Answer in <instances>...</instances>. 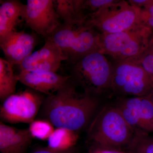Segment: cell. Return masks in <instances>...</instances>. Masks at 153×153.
<instances>
[{
	"mask_svg": "<svg viewBox=\"0 0 153 153\" xmlns=\"http://www.w3.org/2000/svg\"><path fill=\"white\" fill-rule=\"evenodd\" d=\"M83 1L57 0L55 1V8L60 19L63 23H71L86 19L82 9Z\"/></svg>",
	"mask_w": 153,
	"mask_h": 153,
	"instance_id": "17",
	"label": "cell"
},
{
	"mask_svg": "<svg viewBox=\"0 0 153 153\" xmlns=\"http://www.w3.org/2000/svg\"><path fill=\"white\" fill-rule=\"evenodd\" d=\"M71 78L93 96L110 90L113 64L100 50L85 55L71 64Z\"/></svg>",
	"mask_w": 153,
	"mask_h": 153,
	"instance_id": "5",
	"label": "cell"
},
{
	"mask_svg": "<svg viewBox=\"0 0 153 153\" xmlns=\"http://www.w3.org/2000/svg\"><path fill=\"white\" fill-rule=\"evenodd\" d=\"M31 153H76L74 148L66 151H58L47 146L37 149Z\"/></svg>",
	"mask_w": 153,
	"mask_h": 153,
	"instance_id": "24",
	"label": "cell"
},
{
	"mask_svg": "<svg viewBox=\"0 0 153 153\" xmlns=\"http://www.w3.org/2000/svg\"><path fill=\"white\" fill-rule=\"evenodd\" d=\"M116 105L134 132H153V102L149 95L123 99Z\"/></svg>",
	"mask_w": 153,
	"mask_h": 153,
	"instance_id": "10",
	"label": "cell"
},
{
	"mask_svg": "<svg viewBox=\"0 0 153 153\" xmlns=\"http://www.w3.org/2000/svg\"><path fill=\"white\" fill-rule=\"evenodd\" d=\"M153 43V32L141 24L121 33L100 34V51L115 62L133 59L143 54Z\"/></svg>",
	"mask_w": 153,
	"mask_h": 153,
	"instance_id": "4",
	"label": "cell"
},
{
	"mask_svg": "<svg viewBox=\"0 0 153 153\" xmlns=\"http://www.w3.org/2000/svg\"><path fill=\"white\" fill-rule=\"evenodd\" d=\"M55 8V1L28 0L25 22L28 27L45 39L62 23Z\"/></svg>",
	"mask_w": 153,
	"mask_h": 153,
	"instance_id": "9",
	"label": "cell"
},
{
	"mask_svg": "<svg viewBox=\"0 0 153 153\" xmlns=\"http://www.w3.org/2000/svg\"><path fill=\"white\" fill-rule=\"evenodd\" d=\"M87 20L102 35L121 33L142 24L140 8L129 1H115L88 16Z\"/></svg>",
	"mask_w": 153,
	"mask_h": 153,
	"instance_id": "6",
	"label": "cell"
},
{
	"mask_svg": "<svg viewBox=\"0 0 153 153\" xmlns=\"http://www.w3.org/2000/svg\"><path fill=\"white\" fill-rule=\"evenodd\" d=\"M114 0H86L83 1L82 9L86 17L95 13L105 6L114 1Z\"/></svg>",
	"mask_w": 153,
	"mask_h": 153,
	"instance_id": "21",
	"label": "cell"
},
{
	"mask_svg": "<svg viewBox=\"0 0 153 153\" xmlns=\"http://www.w3.org/2000/svg\"><path fill=\"white\" fill-rule=\"evenodd\" d=\"M0 39L16 30L20 23L25 22L26 4L17 0L1 1Z\"/></svg>",
	"mask_w": 153,
	"mask_h": 153,
	"instance_id": "15",
	"label": "cell"
},
{
	"mask_svg": "<svg viewBox=\"0 0 153 153\" xmlns=\"http://www.w3.org/2000/svg\"><path fill=\"white\" fill-rule=\"evenodd\" d=\"M87 153H131L128 151L122 150L121 149H113L92 146Z\"/></svg>",
	"mask_w": 153,
	"mask_h": 153,
	"instance_id": "23",
	"label": "cell"
},
{
	"mask_svg": "<svg viewBox=\"0 0 153 153\" xmlns=\"http://www.w3.org/2000/svg\"><path fill=\"white\" fill-rule=\"evenodd\" d=\"M37 43L34 34L16 30L0 39V46L5 59L12 65H19L32 54Z\"/></svg>",
	"mask_w": 153,
	"mask_h": 153,
	"instance_id": "12",
	"label": "cell"
},
{
	"mask_svg": "<svg viewBox=\"0 0 153 153\" xmlns=\"http://www.w3.org/2000/svg\"><path fill=\"white\" fill-rule=\"evenodd\" d=\"M98 105L94 96L78 93L70 82L44 99L41 107L46 120L55 127L76 132L88 124Z\"/></svg>",
	"mask_w": 153,
	"mask_h": 153,
	"instance_id": "1",
	"label": "cell"
},
{
	"mask_svg": "<svg viewBox=\"0 0 153 153\" xmlns=\"http://www.w3.org/2000/svg\"><path fill=\"white\" fill-rule=\"evenodd\" d=\"M134 132L116 105L103 108L88 127L87 136L92 146L121 149L128 147Z\"/></svg>",
	"mask_w": 153,
	"mask_h": 153,
	"instance_id": "3",
	"label": "cell"
},
{
	"mask_svg": "<svg viewBox=\"0 0 153 153\" xmlns=\"http://www.w3.org/2000/svg\"><path fill=\"white\" fill-rule=\"evenodd\" d=\"M127 148L131 153H153V137L147 133L135 132Z\"/></svg>",
	"mask_w": 153,
	"mask_h": 153,
	"instance_id": "19",
	"label": "cell"
},
{
	"mask_svg": "<svg viewBox=\"0 0 153 153\" xmlns=\"http://www.w3.org/2000/svg\"><path fill=\"white\" fill-rule=\"evenodd\" d=\"M65 61L60 48L53 41L46 39L44 46L25 58L19 65L20 71L56 72Z\"/></svg>",
	"mask_w": 153,
	"mask_h": 153,
	"instance_id": "11",
	"label": "cell"
},
{
	"mask_svg": "<svg viewBox=\"0 0 153 153\" xmlns=\"http://www.w3.org/2000/svg\"><path fill=\"white\" fill-rule=\"evenodd\" d=\"M100 34L86 19L62 23L45 39L55 43L70 64L91 52L100 50Z\"/></svg>",
	"mask_w": 153,
	"mask_h": 153,
	"instance_id": "2",
	"label": "cell"
},
{
	"mask_svg": "<svg viewBox=\"0 0 153 153\" xmlns=\"http://www.w3.org/2000/svg\"><path fill=\"white\" fill-rule=\"evenodd\" d=\"M77 139L76 132L56 128L47 140L48 146L56 150H68L74 148Z\"/></svg>",
	"mask_w": 153,
	"mask_h": 153,
	"instance_id": "18",
	"label": "cell"
},
{
	"mask_svg": "<svg viewBox=\"0 0 153 153\" xmlns=\"http://www.w3.org/2000/svg\"><path fill=\"white\" fill-rule=\"evenodd\" d=\"M123 96L143 97L153 91V78L133 59L113 64L110 90Z\"/></svg>",
	"mask_w": 153,
	"mask_h": 153,
	"instance_id": "7",
	"label": "cell"
},
{
	"mask_svg": "<svg viewBox=\"0 0 153 153\" xmlns=\"http://www.w3.org/2000/svg\"><path fill=\"white\" fill-rule=\"evenodd\" d=\"M140 8L142 24L153 32V1H149L146 5Z\"/></svg>",
	"mask_w": 153,
	"mask_h": 153,
	"instance_id": "22",
	"label": "cell"
},
{
	"mask_svg": "<svg viewBox=\"0 0 153 153\" xmlns=\"http://www.w3.org/2000/svg\"><path fill=\"white\" fill-rule=\"evenodd\" d=\"M13 65L5 59L0 58V99L4 102L16 93L17 74L14 72Z\"/></svg>",
	"mask_w": 153,
	"mask_h": 153,
	"instance_id": "16",
	"label": "cell"
},
{
	"mask_svg": "<svg viewBox=\"0 0 153 153\" xmlns=\"http://www.w3.org/2000/svg\"><path fill=\"white\" fill-rule=\"evenodd\" d=\"M54 126L47 120H38L31 122L28 129L33 138L48 140L55 130Z\"/></svg>",
	"mask_w": 153,
	"mask_h": 153,
	"instance_id": "20",
	"label": "cell"
},
{
	"mask_svg": "<svg viewBox=\"0 0 153 153\" xmlns=\"http://www.w3.org/2000/svg\"><path fill=\"white\" fill-rule=\"evenodd\" d=\"M41 94L31 89L10 96L1 106V122L30 123L35 120L44 100Z\"/></svg>",
	"mask_w": 153,
	"mask_h": 153,
	"instance_id": "8",
	"label": "cell"
},
{
	"mask_svg": "<svg viewBox=\"0 0 153 153\" xmlns=\"http://www.w3.org/2000/svg\"><path fill=\"white\" fill-rule=\"evenodd\" d=\"M18 80L34 91L48 96L53 95L71 82V76L51 71H20Z\"/></svg>",
	"mask_w": 153,
	"mask_h": 153,
	"instance_id": "13",
	"label": "cell"
},
{
	"mask_svg": "<svg viewBox=\"0 0 153 153\" xmlns=\"http://www.w3.org/2000/svg\"><path fill=\"white\" fill-rule=\"evenodd\" d=\"M33 137L28 129H19L0 123L1 153H25Z\"/></svg>",
	"mask_w": 153,
	"mask_h": 153,
	"instance_id": "14",
	"label": "cell"
},
{
	"mask_svg": "<svg viewBox=\"0 0 153 153\" xmlns=\"http://www.w3.org/2000/svg\"><path fill=\"white\" fill-rule=\"evenodd\" d=\"M150 49L151 50H152V52L153 53V43H152V44L151 45L150 47Z\"/></svg>",
	"mask_w": 153,
	"mask_h": 153,
	"instance_id": "26",
	"label": "cell"
},
{
	"mask_svg": "<svg viewBox=\"0 0 153 153\" xmlns=\"http://www.w3.org/2000/svg\"><path fill=\"white\" fill-rule=\"evenodd\" d=\"M149 95L151 99H152V101L153 102V91L152 92V93H151Z\"/></svg>",
	"mask_w": 153,
	"mask_h": 153,
	"instance_id": "25",
	"label": "cell"
}]
</instances>
